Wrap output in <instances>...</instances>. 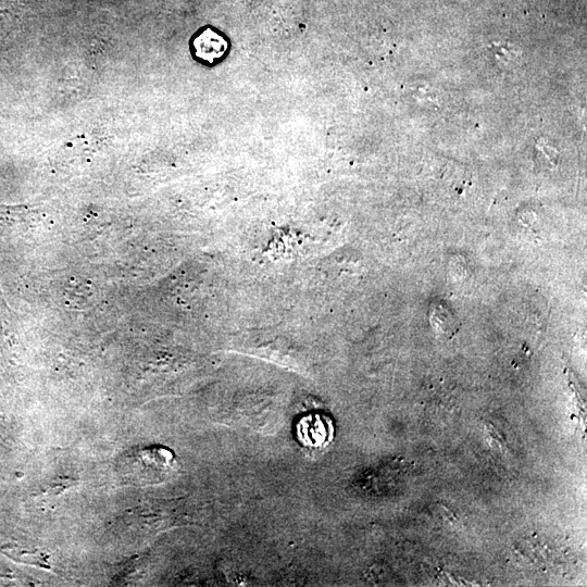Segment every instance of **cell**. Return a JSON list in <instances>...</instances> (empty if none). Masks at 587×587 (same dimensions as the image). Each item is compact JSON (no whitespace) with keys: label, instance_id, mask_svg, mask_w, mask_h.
I'll return each mask as SVG.
<instances>
[{"label":"cell","instance_id":"cell-1","mask_svg":"<svg viewBox=\"0 0 587 587\" xmlns=\"http://www.w3.org/2000/svg\"><path fill=\"white\" fill-rule=\"evenodd\" d=\"M173 451L162 446L127 451L118 461V472L126 484L154 485L166 480L175 471Z\"/></svg>","mask_w":587,"mask_h":587}]
</instances>
